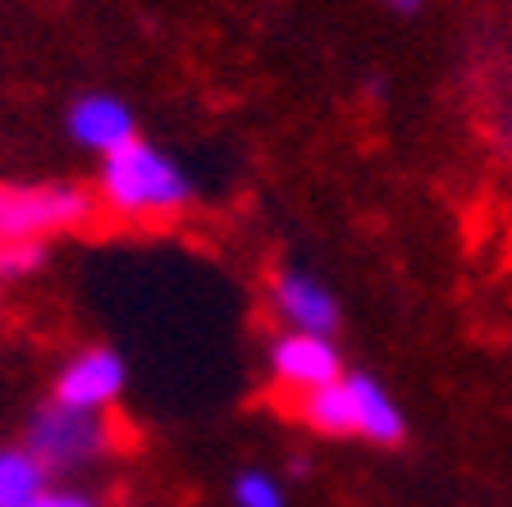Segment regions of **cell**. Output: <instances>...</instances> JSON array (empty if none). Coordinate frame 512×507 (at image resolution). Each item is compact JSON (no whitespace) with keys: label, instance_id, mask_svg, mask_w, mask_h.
<instances>
[{"label":"cell","instance_id":"cell-10","mask_svg":"<svg viewBox=\"0 0 512 507\" xmlns=\"http://www.w3.org/2000/svg\"><path fill=\"white\" fill-rule=\"evenodd\" d=\"M234 507H288V494L279 485V476H270L266 466H243L229 485Z\"/></svg>","mask_w":512,"mask_h":507},{"label":"cell","instance_id":"cell-5","mask_svg":"<svg viewBox=\"0 0 512 507\" xmlns=\"http://www.w3.org/2000/svg\"><path fill=\"white\" fill-rule=\"evenodd\" d=\"M270 307H275L279 325L293 329V334L334 338L339 334V320H343V307H339V297H334V288L320 275L302 270V265L275 270V279H270Z\"/></svg>","mask_w":512,"mask_h":507},{"label":"cell","instance_id":"cell-11","mask_svg":"<svg viewBox=\"0 0 512 507\" xmlns=\"http://www.w3.org/2000/svg\"><path fill=\"white\" fill-rule=\"evenodd\" d=\"M46 261H51V247L46 243H0V284L37 275Z\"/></svg>","mask_w":512,"mask_h":507},{"label":"cell","instance_id":"cell-1","mask_svg":"<svg viewBox=\"0 0 512 507\" xmlns=\"http://www.w3.org/2000/svg\"><path fill=\"white\" fill-rule=\"evenodd\" d=\"M96 192L124 220H165L192 201V179L170 151H160L147 138H133L115 156L101 160Z\"/></svg>","mask_w":512,"mask_h":507},{"label":"cell","instance_id":"cell-4","mask_svg":"<svg viewBox=\"0 0 512 507\" xmlns=\"http://www.w3.org/2000/svg\"><path fill=\"white\" fill-rule=\"evenodd\" d=\"M23 448L46 471H64V466H87L96 457H106L115 448V430H110L106 412H78V407H64L51 398L28 421V444Z\"/></svg>","mask_w":512,"mask_h":507},{"label":"cell","instance_id":"cell-8","mask_svg":"<svg viewBox=\"0 0 512 507\" xmlns=\"http://www.w3.org/2000/svg\"><path fill=\"white\" fill-rule=\"evenodd\" d=\"M64 133H69L83 151H96V156L106 160V156H115L119 147H128V142L138 138V119H133L128 101H119V96L87 92L69 106V115H64Z\"/></svg>","mask_w":512,"mask_h":507},{"label":"cell","instance_id":"cell-9","mask_svg":"<svg viewBox=\"0 0 512 507\" xmlns=\"http://www.w3.org/2000/svg\"><path fill=\"white\" fill-rule=\"evenodd\" d=\"M46 489H51V471L28 448H0V507H28Z\"/></svg>","mask_w":512,"mask_h":507},{"label":"cell","instance_id":"cell-3","mask_svg":"<svg viewBox=\"0 0 512 507\" xmlns=\"http://www.w3.org/2000/svg\"><path fill=\"white\" fill-rule=\"evenodd\" d=\"M96 215V197L69 183H0V243H51Z\"/></svg>","mask_w":512,"mask_h":507},{"label":"cell","instance_id":"cell-13","mask_svg":"<svg viewBox=\"0 0 512 507\" xmlns=\"http://www.w3.org/2000/svg\"><path fill=\"white\" fill-rule=\"evenodd\" d=\"M389 14H398V19H412V14L426 10V0H380Z\"/></svg>","mask_w":512,"mask_h":507},{"label":"cell","instance_id":"cell-2","mask_svg":"<svg viewBox=\"0 0 512 507\" xmlns=\"http://www.w3.org/2000/svg\"><path fill=\"white\" fill-rule=\"evenodd\" d=\"M298 416L330 439H366L380 448H398L407 439V416L375 375L343 370L334 384L298 398Z\"/></svg>","mask_w":512,"mask_h":507},{"label":"cell","instance_id":"cell-6","mask_svg":"<svg viewBox=\"0 0 512 507\" xmlns=\"http://www.w3.org/2000/svg\"><path fill=\"white\" fill-rule=\"evenodd\" d=\"M128 389V361L115 348H83L64 361V370L55 375L51 398L78 412H110L119 402V393Z\"/></svg>","mask_w":512,"mask_h":507},{"label":"cell","instance_id":"cell-12","mask_svg":"<svg viewBox=\"0 0 512 507\" xmlns=\"http://www.w3.org/2000/svg\"><path fill=\"white\" fill-rule=\"evenodd\" d=\"M28 507H96V498L83 494V489H46V494L32 498Z\"/></svg>","mask_w":512,"mask_h":507},{"label":"cell","instance_id":"cell-7","mask_svg":"<svg viewBox=\"0 0 512 507\" xmlns=\"http://www.w3.org/2000/svg\"><path fill=\"white\" fill-rule=\"evenodd\" d=\"M270 375L284 393H316L325 384H334L343 375V357H339V343L325 334H284L270 343Z\"/></svg>","mask_w":512,"mask_h":507}]
</instances>
